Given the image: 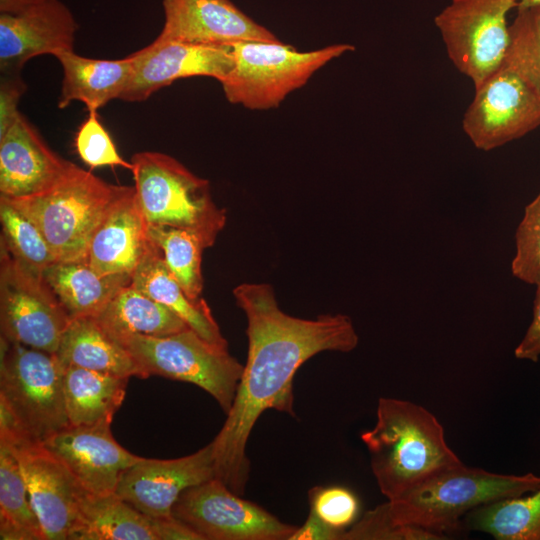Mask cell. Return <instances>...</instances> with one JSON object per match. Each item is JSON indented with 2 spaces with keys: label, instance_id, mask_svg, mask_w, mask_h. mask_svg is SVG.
Here are the masks:
<instances>
[{
  "label": "cell",
  "instance_id": "obj_1",
  "mask_svg": "<svg viewBox=\"0 0 540 540\" xmlns=\"http://www.w3.org/2000/svg\"><path fill=\"white\" fill-rule=\"evenodd\" d=\"M233 295L247 318L248 355L233 404L211 441L216 478L243 495L249 478V436L266 410L295 417L293 380L301 365L323 351L350 352L359 342L343 314L301 319L283 312L273 288L243 283Z\"/></svg>",
  "mask_w": 540,
  "mask_h": 540
},
{
  "label": "cell",
  "instance_id": "obj_2",
  "mask_svg": "<svg viewBox=\"0 0 540 540\" xmlns=\"http://www.w3.org/2000/svg\"><path fill=\"white\" fill-rule=\"evenodd\" d=\"M380 492L395 500L463 462L448 446L433 413L408 400L381 397L373 428L361 434Z\"/></svg>",
  "mask_w": 540,
  "mask_h": 540
},
{
  "label": "cell",
  "instance_id": "obj_3",
  "mask_svg": "<svg viewBox=\"0 0 540 540\" xmlns=\"http://www.w3.org/2000/svg\"><path fill=\"white\" fill-rule=\"evenodd\" d=\"M539 487L540 476L533 473L498 474L462 463L430 477L395 500H387L384 507L396 524L446 536L460 529L461 518L476 507Z\"/></svg>",
  "mask_w": 540,
  "mask_h": 540
},
{
  "label": "cell",
  "instance_id": "obj_4",
  "mask_svg": "<svg viewBox=\"0 0 540 540\" xmlns=\"http://www.w3.org/2000/svg\"><path fill=\"white\" fill-rule=\"evenodd\" d=\"M123 186L75 165L36 195L6 198L40 229L58 261L83 260L90 240Z\"/></svg>",
  "mask_w": 540,
  "mask_h": 540
},
{
  "label": "cell",
  "instance_id": "obj_5",
  "mask_svg": "<svg viewBox=\"0 0 540 540\" xmlns=\"http://www.w3.org/2000/svg\"><path fill=\"white\" fill-rule=\"evenodd\" d=\"M131 163L136 198L147 223L195 232L211 247L226 213L213 201L208 181L161 152L136 153Z\"/></svg>",
  "mask_w": 540,
  "mask_h": 540
},
{
  "label": "cell",
  "instance_id": "obj_6",
  "mask_svg": "<svg viewBox=\"0 0 540 540\" xmlns=\"http://www.w3.org/2000/svg\"><path fill=\"white\" fill-rule=\"evenodd\" d=\"M231 45L234 66L220 84L230 103L251 110L278 107L322 66L355 50L352 44L341 43L300 52L279 40L240 41Z\"/></svg>",
  "mask_w": 540,
  "mask_h": 540
},
{
  "label": "cell",
  "instance_id": "obj_7",
  "mask_svg": "<svg viewBox=\"0 0 540 540\" xmlns=\"http://www.w3.org/2000/svg\"><path fill=\"white\" fill-rule=\"evenodd\" d=\"M63 371L55 353L1 337L0 404L20 434L43 442L70 424Z\"/></svg>",
  "mask_w": 540,
  "mask_h": 540
},
{
  "label": "cell",
  "instance_id": "obj_8",
  "mask_svg": "<svg viewBox=\"0 0 540 540\" xmlns=\"http://www.w3.org/2000/svg\"><path fill=\"white\" fill-rule=\"evenodd\" d=\"M146 376L194 384L209 393L227 414L244 366L228 350L214 346L191 328L164 337L130 335L118 340Z\"/></svg>",
  "mask_w": 540,
  "mask_h": 540
},
{
  "label": "cell",
  "instance_id": "obj_9",
  "mask_svg": "<svg viewBox=\"0 0 540 540\" xmlns=\"http://www.w3.org/2000/svg\"><path fill=\"white\" fill-rule=\"evenodd\" d=\"M517 0H451L434 18L447 55L474 88L504 63L509 47L507 14Z\"/></svg>",
  "mask_w": 540,
  "mask_h": 540
},
{
  "label": "cell",
  "instance_id": "obj_10",
  "mask_svg": "<svg viewBox=\"0 0 540 540\" xmlns=\"http://www.w3.org/2000/svg\"><path fill=\"white\" fill-rule=\"evenodd\" d=\"M71 319L45 281L0 245L1 337L56 353Z\"/></svg>",
  "mask_w": 540,
  "mask_h": 540
},
{
  "label": "cell",
  "instance_id": "obj_11",
  "mask_svg": "<svg viewBox=\"0 0 540 540\" xmlns=\"http://www.w3.org/2000/svg\"><path fill=\"white\" fill-rule=\"evenodd\" d=\"M172 515L200 540H289L297 528L243 499L217 478L183 491Z\"/></svg>",
  "mask_w": 540,
  "mask_h": 540
},
{
  "label": "cell",
  "instance_id": "obj_12",
  "mask_svg": "<svg viewBox=\"0 0 540 540\" xmlns=\"http://www.w3.org/2000/svg\"><path fill=\"white\" fill-rule=\"evenodd\" d=\"M540 126V96L508 65L475 88L462 128L479 150L490 151Z\"/></svg>",
  "mask_w": 540,
  "mask_h": 540
},
{
  "label": "cell",
  "instance_id": "obj_13",
  "mask_svg": "<svg viewBox=\"0 0 540 540\" xmlns=\"http://www.w3.org/2000/svg\"><path fill=\"white\" fill-rule=\"evenodd\" d=\"M77 29L60 0H0L1 73H20L36 56L74 50Z\"/></svg>",
  "mask_w": 540,
  "mask_h": 540
},
{
  "label": "cell",
  "instance_id": "obj_14",
  "mask_svg": "<svg viewBox=\"0 0 540 540\" xmlns=\"http://www.w3.org/2000/svg\"><path fill=\"white\" fill-rule=\"evenodd\" d=\"M12 446L45 540H66L88 493L69 469L41 442L0 432Z\"/></svg>",
  "mask_w": 540,
  "mask_h": 540
},
{
  "label": "cell",
  "instance_id": "obj_15",
  "mask_svg": "<svg viewBox=\"0 0 540 540\" xmlns=\"http://www.w3.org/2000/svg\"><path fill=\"white\" fill-rule=\"evenodd\" d=\"M132 69L120 97L142 102L177 79L206 76L222 81L234 66L232 45L156 41L129 55Z\"/></svg>",
  "mask_w": 540,
  "mask_h": 540
},
{
  "label": "cell",
  "instance_id": "obj_16",
  "mask_svg": "<svg viewBox=\"0 0 540 540\" xmlns=\"http://www.w3.org/2000/svg\"><path fill=\"white\" fill-rule=\"evenodd\" d=\"M216 478L213 446L176 459L144 458L120 476L115 494L139 511L170 519L172 507L186 489Z\"/></svg>",
  "mask_w": 540,
  "mask_h": 540
},
{
  "label": "cell",
  "instance_id": "obj_17",
  "mask_svg": "<svg viewBox=\"0 0 540 540\" xmlns=\"http://www.w3.org/2000/svg\"><path fill=\"white\" fill-rule=\"evenodd\" d=\"M110 424H69L41 442L91 494L115 493L121 474L143 459L114 439Z\"/></svg>",
  "mask_w": 540,
  "mask_h": 540
},
{
  "label": "cell",
  "instance_id": "obj_18",
  "mask_svg": "<svg viewBox=\"0 0 540 540\" xmlns=\"http://www.w3.org/2000/svg\"><path fill=\"white\" fill-rule=\"evenodd\" d=\"M162 5L164 25L156 41L231 45L279 40L230 0H162Z\"/></svg>",
  "mask_w": 540,
  "mask_h": 540
},
{
  "label": "cell",
  "instance_id": "obj_19",
  "mask_svg": "<svg viewBox=\"0 0 540 540\" xmlns=\"http://www.w3.org/2000/svg\"><path fill=\"white\" fill-rule=\"evenodd\" d=\"M73 166L46 144L20 112L0 137V196L22 198L44 192Z\"/></svg>",
  "mask_w": 540,
  "mask_h": 540
},
{
  "label": "cell",
  "instance_id": "obj_20",
  "mask_svg": "<svg viewBox=\"0 0 540 540\" xmlns=\"http://www.w3.org/2000/svg\"><path fill=\"white\" fill-rule=\"evenodd\" d=\"M68 540H200L175 519L153 518L115 493H87Z\"/></svg>",
  "mask_w": 540,
  "mask_h": 540
},
{
  "label": "cell",
  "instance_id": "obj_21",
  "mask_svg": "<svg viewBox=\"0 0 540 540\" xmlns=\"http://www.w3.org/2000/svg\"><path fill=\"white\" fill-rule=\"evenodd\" d=\"M150 243L135 188L123 186L94 232L84 260L102 275L132 277Z\"/></svg>",
  "mask_w": 540,
  "mask_h": 540
},
{
  "label": "cell",
  "instance_id": "obj_22",
  "mask_svg": "<svg viewBox=\"0 0 540 540\" xmlns=\"http://www.w3.org/2000/svg\"><path fill=\"white\" fill-rule=\"evenodd\" d=\"M131 284L174 312L207 342L228 350V342L223 337L206 301L203 298L193 300L185 293L167 269L158 248L152 242L134 271Z\"/></svg>",
  "mask_w": 540,
  "mask_h": 540
},
{
  "label": "cell",
  "instance_id": "obj_23",
  "mask_svg": "<svg viewBox=\"0 0 540 540\" xmlns=\"http://www.w3.org/2000/svg\"><path fill=\"white\" fill-rule=\"evenodd\" d=\"M63 68L58 107L73 101L85 104L88 112L97 111L113 99H120L131 74L129 56L118 60L93 59L65 51L56 56Z\"/></svg>",
  "mask_w": 540,
  "mask_h": 540
},
{
  "label": "cell",
  "instance_id": "obj_24",
  "mask_svg": "<svg viewBox=\"0 0 540 540\" xmlns=\"http://www.w3.org/2000/svg\"><path fill=\"white\" fill-rule=\"evenodd\" d=\"M55 354L63 366H76L128 378H147L129 351L110 336L95 317L72 319Z\"/></svg>",
  "mask_w": 540,
  "mask_h": 540
},
{
  "label": "cell",
  "instance_id": "obj_25",
  "mask_svg": "<svg viewBox=\"0 0 540 540\" xmlns=\"http://www.w3.org/2000/svg\"><path fill=\"white\" fill-rule=\"evenodd\" d=\"M42 275L71 320L97 316L132 282L126 275H102L84 259L57 261Z\"/></svg>",
  "mask_w": 540,
  "mask_h": 540
},
{
  "label": "cell",
  "instance_id": "obj_26",
  "mask_svg": "<svg viewBox=\"0 0 540 540\" xmlns=\"http://www.w3.org/2000/svg\"><path fill=\"white\" fill-rule=\"evenodd\" d=\"M95 319L115 340L130 335L164 337L188 325L132 284L121 288Z\"/></svg>",
  "mask_w": 540,
  "mask_h": 540
},
{
  "label": "cell",
  "instance_id": "obj_27",
  "mask_svg": "<svg viewBox=\"0 0 540 540\" xmlns=\"http://www.w3.org/2000/svg\"><path fill=\"white\" fill-rule=\"evenodd\" d=\"M128 377L64 366L63 386L71 425L111 423L121 406Z\"/></svg>",
  "mask_w": 540,
  "mask_h": 540
},
{
  "label": "cell",
  "instance_id": "obj_28",
  "mask_svg": "<svg viewBox=\"0 0 540 540\" xmlns=\"http://www.w3.org/2000/svg\"><path fill=\"white\" fill-rule=\"evenodd\" d=\"M0 538L2 540H45L18 458L11 444L1 437Z\"/></svg>",
  "mask_w": 540,
  "mask_h": 540
},
{
  "label": "cell",
  "instance_id": "obj_29",
  "mask_svg": "<svg viewBox=\"0 0 540 540\" xmlns=\"http://www.w3.org/2000/svg\"><path fill=\"white\" fill-rule=\"evenodd\" d=\"M465 520L468 529L497 540H540V487L476 507Z\"/></svg>",
  "mask_w": 540,
  "mask_h": 540
},
{
  "label": "cell",
  "instance_id": "obj_30",
  "mask_svg": "<svg viewBox=\"0 0 540 540\" xmlns=\"http://www.w3.org/2000/svg\"><path fill=\"white\" fill-rule=\"evenodd\" d=\"M148 236L185 293L193 300L201 299L202 254L203 250L208 248L203 238L185 229L150 224Z\"/></svg>",
  "mask_w": 540,
  "mask_h": 540
},
{
  "label": "cell",
  "instance_id": "obj_31",
  "mask_svg": "<svg viewBox=\"0 0 540 540\" xmlns=\"http://www.w3.org/2000/svg\"><path fill=\"white\" fill-rule=\"evenodd\" d=\"M0 245L24 266L43 273L57 258L37 225L0 196Z\"/></svg>",
  "mask_w": 540,
  "mask_h": 540
},
{
  "label": "cell",
  "instance_id": "obj_32",
  "mask_svg": "<svg viewBox=\"0 0 540 540\" xmlns=\"http://www.w3.org/2000/svg\"><path fill=\"white\" fill-rule=\"evenodd\" d=\"M504 63L540 96V5L519 4Z\"/></svg>",
  "mask_w": 540,
  "mask_h": 540
},
{
  "label": "cell",
  "instance_id": "obj_33",
  "mask_svg": "<svg viewBox=\"0 0 540 540\" xmlns=\"http://www.w3.org/2000/svg\"><path fill=\"white\" fill-rule=\"evenodd\" d=\"M515 243L511 271L516 278L536 285L540 281V191L525 207Z\"/></svg>",
  "mask_w": 540,
  "mask_h": 540
},
{
  "label": "cell",
  "instance_id": "obj_34",
  "mask_svg": "<svg viewBox=\"0 0 540 540\" xmlns=\"http://www.w3.org/2000/svg\"><path fill=\"white\" fill-rule=\"evenodd\" d=\"M75 149L81 160L91 168L122 167L132 171L133 164L119 154L110 134L99 121L97 111L89 112L79 126Z\"/></svg>",
  "mask_w": 540,
  "mask_h": 540
},
{
  "label": "cell",
  "instance_id": "obj_35",
  "mask_svg": "<svg viewBox=\"0 0 540 540\" xmlns=\"http://www.w3.org/2000/svg\"><path fill=\"white\" fill-rule=\"evenodd\" d=\"M447 537L417 526L401 525L388 517L384 503L367 511L345 530L342 540H442Z\"/></svg>",
  "mask_w": 540,
  "mask_h": 540
},
{
  "label": "cell",
  "instance_id": "obj_36",
  "mask_svg": "<svg viewBox=\"0 0 540 540\" xmlns=\"http://www.w3.org/2000/svg\"><path fill=\"white\" fill-rule=\"evenodd\" d=\"M308 501L309 511L340 531L354 524L360 509L357 496L341 486H315L308 491Z\"/></svg>",
  "mask_w": 540,
  "mask_h": 540
},
{
  "label": "cell",
  "instance_id": "obj_37",
  "mask_svg": "<svg viewBox=\"0 0 540 540\" xmlns=\"http://www.w3.org/2000/svg\"><path fill=\"white\" fill-rule=\"evenodd\" d=\"M27 85L20 73H1L0 80V137L12 126L20 111L18 104Z\"/></svg>",
  "mask_w": 540,
  "mask_h": 540
},
{
  "label": "cell",
  "instance_id": "obj_38",
  "mask_svg": "<svg viewBox=\"0 0 540 540\" xmlns=\"http://www.w3.org/2000/svg\"><path fill=\"white\" fill-rule=\"evenodd\" d=\"M517 359L537 362L540 357V281L536 284L533 319L514 350Z\"/></svg>",
  "mask_w": 540,
  "mask_h": 540
},
{
  "label": "cell",
  "instance_id": "obj_39",
  "mask_svg": "<svg viewBox=\"0 0 540 540\" xmlns=\"http://www.w3.org/2000/svg\"><path fill=\"white\" fill-rule=\"evenodd\" d=\"M344 532L328 526L309 511L304 524L296 528L289 540H342Z\"/></svg>",
  "mask_w": 540,
  "mask_h": 540
},
{
  "label": "cell",
  "instance_id": "obj_40",
  "mask_svg": "<svg viewBox=\"0 0 540 540\" xmlns=\"http://www.w3.org/2000/svg\"><path fill=\"white\" fill-rule=\"evenodd\" d=\"M518 5L524 4V5H540V0H517Z\"/></svg>",
  "mask_w": 540,
  "mask_h": 540
}]
</instances>
